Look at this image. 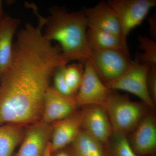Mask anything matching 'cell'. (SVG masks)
Wrapping results in <instances>:
<instances>
[{"label":"cell","mask_w":156,"mask_h":156,"mask_svg":"<svg viewBox=\"0 0 156 156\" xmlns=\"http://www.w3.org/2000/svg\"><path fill=\"white\" fill-rule=\"evenodd\" d=\"M20 23V20L8 15L0 21V77L11 62L13 37Z\"/></svg>","instance_id":"obj_14"},{"label":"cell","mask_w":156,"mask_h":156,"mask_svg":"<svg viewBox=\"0 0 156 156\" xmlns=\"http://www.w3.org/2000/svg\"><path fill=\"white\" fill-rule=\"evenodd\" d=\"M150 65L140 63L135 58L126 71L113 80L105 83L110 90H119L131 93L141 99L151 109L154 104L150 96L147 88V77Z\"/></svg>","instance_id":"obj_4"},{"label":"cell","mask_w":156,"mask_h":156,"mask_svg":"<svg viewBox=\"0 0 156 156\" xmlns=\"http://www.w3.org/2000/svg\"><path fill=\"white\" fill-rule=\"evenodd\" d=\"M87 37L89 49L112 50L128 52V45L122 36L110 32L88 29Z\"/></svg>","instance_id":"obj_15"},{"label":"cell","mask_w":156,"mask_h":156,"mask_svg":"<svg viewBox=\"0 0 156 156\" xmlns=\"http://www.w3.org/2000/svg\"><path fill=\"white\" fill-rule=\"evenodd\" d=\"M23 136L22 126L13 124L0 126V156H12Z\"/></svg>","instance_id":"obj_17"},{"label":"cell","mask_w":156,"mask_h":156,"mask_svg":"<svg viewBox=\"0 0 156 156\" xmlns=\"http://www.w3.org/2000/svg\"><path fill=\"white\" fill-rule=\"evenodd\" d=\"M107 2L119 17L122 38L127 44L130 32L142 23L156 5V0H109Z\"/></svg>","instance_id":"obj_6"},{"label":"cell","mask_w":156,"mask_h":156,"mask_svg":"<svg viewBox=\"0 0 156 156\" xmlns=\"http://www.w3.org/2000/svg\"><path fill=\"white\" fill-rule=\"evenodd\" d=\"M83 111V130L103 144H107L113 130L105 107L100 105L87 106Z\"/></svg>","instance_id":"obj_9"},{"label":"cell","mask_w":156,"mask_h":156,"mask_svg":"<svg viewBox=\"0 0 156 156\" xmlns=\"http://www.w3.org/2000/svg\"><path fill=\"white\" fill-rule=\"evenodd\" d=\"M50 15L45 17L43 28L44 37L48 41H56L62 55L71 62L84 63L89 52L87 34V20L83 11L69 12L64 8L53 6Z\"/></svg>","instance_id":"obj_2"},{"label":"cell","mask_w":156,"mask_h":156,"mask_svg":"<svg viewBox=\"0 0 156 156\" xmlns=\"http://www.w3.org/2000/svg\"><path fill=\"white\" fill-rule=\"evenodd\" d=\"M66 66H62L56 70L53 74L54 88L58 92L67 96L75 95L67 86L65 80L64 72Z\"/></svg>","instance_id":"obj_21"},{"label":"cell","mask_w":156,"mask_h":156,"mask_svg":"<svg viewBox=\"0 0 156 156\" xmlns=\"http://www.w3.org/2000/svg\"><path fill=\"white\" fill-rule=\"evenodd\" d=\"M83 12L88 29L106 31L122 36L119 20L107 2H100Z\"/></svg>","instance_id":"obj_12"},{"label":"cell","mask_w":156,"mask_h":156,"mask_svg":"<svg viewBox=\"0 0 156 156\" xmlns=\"http://www.w3.org/2000/svg\"><path fill=\"white\" fill-rule=\"evenodd\" d=\"M156 15H154L148 19L149 24V30L150 34L153 39L155 40L156 34Z\"/></svg>","instance_id":"obj_23"},{"label":"cell","mask_w":156,"mask_h":156,"mask_svg":"<svg viewBox=\"0 0 156 156\" xmlns=\"http://www.w3.org/2000/svg\"><path fill=\"white\" fill-rule=\"evenodd\" d=\"M55 156H70L69 154L68 153L64 151H62L59 152L58 153L56 154V155Z\"/></svg>","instance_id":"obj_26"},{"label":"cell","mask_w":156,"mask_h":156,"mask_svg":"<svg viewBox=\"0 0 156 156\" xmlns=\"http://www.w3.org/2000/svg\"><path fill=\"white\" fill-rule=\"evenodd\" d=\"M144 105L143 102L132 101L126 96L112 92L105 107L110 120L113 132L126 134L133 131L145 115Z\"/></svg>","instance_id":"obj_3"},{"label":"cell","mask_w":156,"mask_h":156,"mask_svg":"<svg viewBox=\"0 0 156 156\" xmlns=\"http://www.w3.org/2000/svg\"><path fill=\"white\" fill-rule=\"evenodd\" d=\"M52 126L41 121L32 124L23 136L15 156H43L51 139Z\"/></svg>","instance_id":"obj_10"},{"label":"cell","mask_w":156,"mask_h":156,"mask_svg":"<svg viewBox=\"0 0 156 156\" xmlns=\"http://www.w3.org/2000/svg\"><path fill=\"white\" fill-rule=\"evenodd\" d=\"M84 63L80 62L66 66L65 68V80L70 90L76 95L80 86L83 74Z\"/></svg>","instance_id":"obj_20"},{"label":"cell","mask_w":156,"mask_h":156,"mask_svg":"<svg viewBox=\"0 0 156 156\" xmlns=\"http://www.w3.org/2000/svg\"><path fill=\"white\" fill-rule=\"evenodd\" d=\"M87 60L104 83L121 76L132 62L129 53L112 50L89 49Z\"/></svg>","instance_id":"obj_5"},{"label":"cell","mask_w":156,"mask_h":156,"mask_svg":"<svg viewBox=\"0 0 156 156\" xmlns=\"http://www.w3.org/2000/svg\"><path fill=\"white\" fill-rule=\"evenodd\" d=\"M147 88L153 102L156 103V65H151L147 77Z\"/></svg>","instance_id":"obj_22"},{"label":"cell","mask_w":156,"mask_h":156,"mask_svg":"<svg viewBox=\"0 0 156 156\" xmlns=\"http://www.w3.org/2000/svg\"><path fill=\"white\" fill-rule=\"evenodd\" d=\"M112 92L101 80L90 62L86 60L81 85L75 95L78 107H105Z\"/></svg>","instance_id":"obj_7"},{"label":"cell","mask_w":156,"mask_h":156,"mask_svg":"<svg viewBox=\"0 0 156 156\" xmlns=\"http://www.w3.org/2000/svg\"><path fill=\"white\" fill-rule=\"evenodd\" d=\"M131 147L143 156L154 152L156 148V121L153 115H145L133 131Z\"/></svg>","instance_id":"obj_13"},{"label":"cell","mask_w":156,"mask_h":156,"mask_svg":"<svg viewBox=\"0 0 156 156\" xmlns=\"http://www.w3.org/2000/svg\"><path fill=\"white\" fill-rule=\"evenodd\" d=\"M26 23L13 43L11 62L0 77V126H22L41 121L45 95L58 68L70 62L59 45L43 35L45 18Z\"/></svg>","instance_id":"obj_1"},{"label":"cell","mask_w":156,"mask_h":156,"mask_svg":"<svg viewBox=\"0 0 156 156\" xmlns=\"http://www.w3.org/2000/svg\"><path fill=\"white\" fill-rule=\"evenodd\" d=\"M109 139L112 156H141L133 150L126 133L113 132Z\"/></svg>","instance_id":"obj_18"},{"label":"cell","mask_w":156,"mask_h":156,"mask_svg":"<svg viewBox=\"0 0 156 156\" xmlns=\"http://www.w3.org/2000/svg\"><path fill=\"white\" fill-rule=\"evenodd\" d=\"M72 144L75 156H106L103 144L84 130L81 129Z\"/></svg>","instance_id":"obj_16"},{"label":"cell","mask_w":156,"mask_h":156,"mask_svg":"<svg viewBox=\"0 0 156 156\" xmlns=\"http://www.w3.org/2000/svg\"><path fill=\"white\" fill-rule=\"evenodd\" d=\"M140 50L142 53L137 55L136 58L140 63L150 65H156V42L154 39L140 35L137 38Z\"/></svg>","instance_id":"obj_19"},{"label":"cell","mask_w":156,"mask_h":156,"mask_svg":"<svg viewBox=\"0 0 156 156\" xmlns=\"http://www.w3.org/2000/svg\"><path fill=\"white\" fill-rule=\"evenodd\" d=\"M4 14V9H3L2 1L0 0V21L2 20L5 16Z\"/></svg>","instance_id":"obj_25"},{"label":"cell","mask_w":156,"mask_h":156,"mask_svg":"<svg viewBox=\"0 0 156 156\" xmlns=\"http://www.w3.org/2000/svg\"><path fill=\"white\" fill-rule=\"evenodd\" d=\"M53 153L52 149H51V145L50 142H49L46 147L43 156H51Z\"/></svg>","instance_id":"obj_24"},{"label":"cell","mask_w":156,"mask_h":156,"mask_svg":"<svg viewBox=\"0 0 156 156\" xmlns=\"http://www.w3.org/2000/svg\"><path fill=\"white\" fill-rule=\"evenodd\" d=\"M77 107L75 95H63L50 87L45 95L41 121L49 124L55 122L75 112Z\"/></svg>","instance_id":"obj_8"},{"label":"cell","mask_w":156,"mask_h":156,"mask_svg":"<svg viewBox=\"0 0 156 156\" xmlns=\"http://www.w3.org/2000/svg\"><path fill=\"white\" fill-rule=\"evenodd\" d=\"M83 111L75 112L62 119L55 122L52 126L51 149L57 151L72 143L81 130Z\"/></svg>","instance_id":"obj_11"}]
</instances>
